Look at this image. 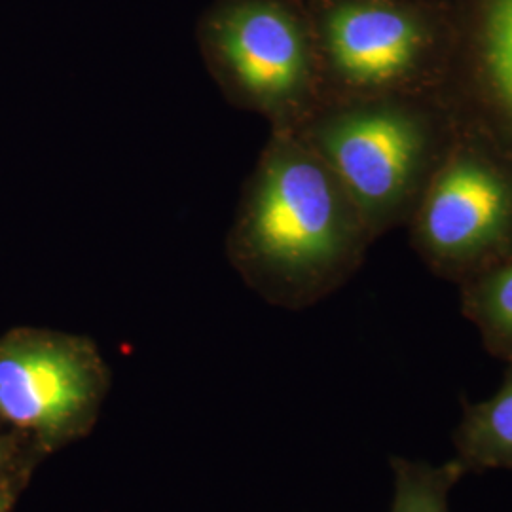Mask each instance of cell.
Returning <instances> with one entry per match:
<instances>
[{
  "label": "cell",
  "mask_w": 512,
  "mask_h": 512,
  "mask_svg": "<svg viewBox=\"0 0 512 512\" xmlns=\"http://www.w3.org/2000/svg\"><path fill=\"white\" fill-rule=\"evenodd\" d=\"M376 243L325 160L294 129H272L239 200L228 256L266 302L304 310L344 287Z\"/></svg>",
  "instance_id": "6da1fadb"
},
{
  "label": "cell",
  "mask_w": 512,
  "mask_h": 512,
  "mask_svg": "<svg viewBox=\"0 0 512 512\" xmlns=\"http://www.w3.org/2000/svg\"><path fill=\"white\" fill-rule=\"evenodd\" d=\"M459 122L440 95L327 101L298 131L329 165L372 238L406 226Z\"/></svg>",
  "instance_id": "7a4b0ae2"
},
{
  "label": "cell",
  "mask_w": 512,
  "mask_h": 512,
  "mask_svg": "<svg viewBox=\"0 0 512 512\" xmlns=\"http://www.w3.org/2000/svg\"><path fill=\"white\" fill-rule=\"evenodd\" d=\"M325 103L440 95L454 54L446 0H306Z\"/></svg>",
  "instance_id": "3957f363"
},
{
  "label": "cell",
  "mask_w": 512,
  "mask_h": 512,
  "mask_svg": "<svg viewBox=\"0 0 512 512\" xmlns=\"http://www.w3.org/2000/svg\"><path fill=\"white\" fill-rule=\"evenodd\" d=\"M196 40L222 93L270 129H298L325 103L306 0H213Z\"/></svg>",
  "instance_id": "277c9868"
},
{
  "label": "cell",
  "mask_w": 512,
  "mask_h": 512,
  "mask_svg": "<svg viewBox=\"0 0 512 512\" xmlns=\"http://www.w3.org/2000/svg\"><path fill=\"white\" fill-rule=\"evenodd\" d=\"M425 268L463 285L512 262V154L459 122L406 224Z\"/></svg>",
  "instance_id": "5b68a950"
},
{
  "label": "cell",
  "mask_w": 512,
  "mask_h": 512,
  "mask_svg": "<svg viewBox=\"0 0 512 512\" xmlns=\"http://www.w3.org/2000/svg\"><path fill=\"white\" fill-rule=\"evenodd\" d=\"M109 389V366L86 336L23 329L0 338V421L37 454L88 437Z\"/></svg>",
  "instance_id": "8992f818"
},
{
  "label": "cell",
  "mask_w": 512,
  "mask_h": 512,
  "mask_svg": "<svg viewBox=\"0 0 512 512\" xmlns=\"http://www.w3.org/2000/svg\"><path fill=\"white\" fill-rule=\"evenodd\" d=\"M454 54L440 97L512 154V0H446Z\"/></svg>",
  "instance_id": "52a82bcc"
},
{
  "label": "cell",
  "mask_w": 512,
  "mask_h": 512,
  "mask_svg": "<svg viewBox=\"0 0 512 512\" xmlns=\"http://www.w3.org/2000/svg\"><path fill=\"white\" fill-rule=\"evenodd\" d=\"M456 461L467 473L512 471V363L501 385L482 403H463V416L452 433Z\"/></svg>",
  "instance_id": "ba28073f"
},
{
  "label": "cell",
  "mask_w": 512,
  "mask_h": 512,
  "mask_svg": "<svg viewBox=\"0 0 512 512\" xmlns=\"http://www.w3.org/2000/svg\"><path fill=\"white\" fill-rule=\"evenodd\" d=\"M459 304L484 349L512 363V262L459 285Z\"/></svg>",
  "instance_id": "9c48e42d"
},
{
  "label": "cell",
  "mask_w": 512,
  "mask_h": 512,
  "mask_svg": "<svg viewBox=\"0 0 512 512\" xmlns=\"http://www.w3.org/2000/svg\"><path fill=\"white\" fill-rule=\"evenodd\" d=\"M389 463L393 473V501L389 512H450V494L465 476L456 459L433 465L395 456Z\"/></svg>",
  "instance_id": "30bf717a"
},
{
  "label": "cell",
  "mask_w": 512,
  "mask_h": 512,
  "mask_svg": "<svg viewBox=\"0 0 512 512\" xmlns=\"http://www.w3.org/2000/svg\"><path fill=\"white\" fill-rule=\"evenodd\" d=\"M25 452H35V450H31L19 439H8V437L0 435V471L12 473V475L23 473V469L27 467Z\"/></svg>",
  "instance_id": "8fae6325"
},
{
  "label": "cell",
  "mask_w": 512,
  "mask_h": 512,
  "mask_svg": "<svg viewBox=\"0 0 512 512\" xmlns=\"http://www.w3.org/2000/svg\"><path fill=\"white\" fill-rule=\"evenodd\" d=\"M14 475L0 471V512H10L12 501H14Z\"/></svg>",
  "instance_id": "7c38bea8"
}]
</instances>
